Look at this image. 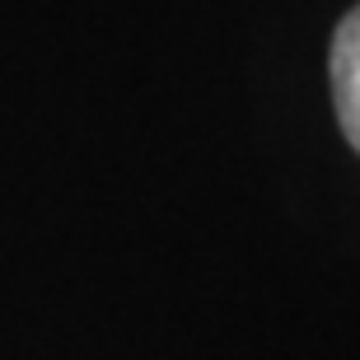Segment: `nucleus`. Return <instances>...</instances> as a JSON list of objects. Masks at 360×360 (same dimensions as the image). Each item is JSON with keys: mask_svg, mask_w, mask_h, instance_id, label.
<instances>
[{"mask_svg": "<svg viewBox=\"0 0 360 360\" xmlns=\"http://www.w3.org/2000/svg\"><path fill=\"white\" fill-rule=\"evenodd\" d=\"M333 103H337V127L347 136V146L360 155V5L342 14L333 33Z\"/></svg>", "mask_w": 360, "mask_h": 360, "instance_id": "nucleus-1", "label": "nucleus"}]
</instances>
